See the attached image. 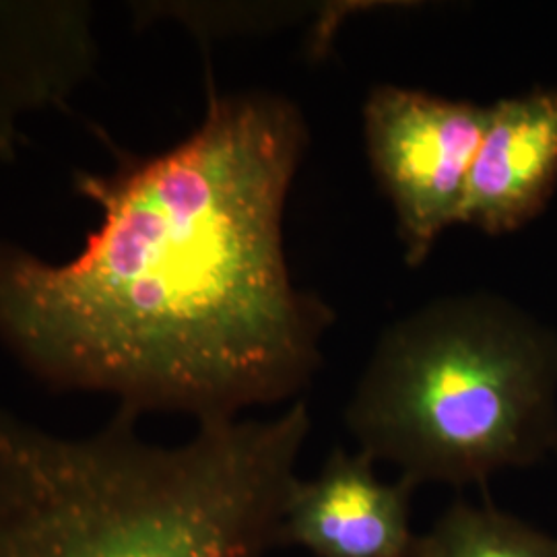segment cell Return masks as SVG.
<instances>
[{"mask_svg":"<svg viewBox=\"0 0 557 557\" xmlns=\"http://www.w3.org/2000/svg\"><path fill=\"white\" fill-rule=\"evenodd\" d=\"M308 145L292 100L209 91L174 147L116 149L73 188L100 211L79 255L54 262L0 239V343L44 384L119 409L244 418L299 400L335 314L285 257L283 215Z\"/></svg>","mask_w":557,"mask_h":557,"instance_id":"obj_1","label":"cell"},{"mask_svg":"<svg viewBox=\"0 0 557 557\" xmlns=\"http://www.w3.org/2000/svg\"><path fill=\"white\" fill-rule=\"evenodd\" d=\"M119 409L64 436L0 409V557H267L312 419H213L174 446Z\"/></svg>","mask_w":557,"mask_h":557,"instance_id":"obj_2","label":"cell"},{"mask_svg":"<svg viewBox=\"0 0 557 557\" xmlns=\"http://www.w3.org/2000/svg\"><path fill=\"white\" fill-rule=\"evenodd\" d=\"M345 425L416 490L535 465L557 448V335L494 294L434 299L382 333Z\"/></svg>","mask_w":557,"mask_h":557,"instance_id":"obj_3","label":"cell"},{"mask_svg":"<svg viewBox=\"0 0 557 557\" xmlns=\"http://www.w3.org/2000/svg\"><path fill=\"white\" fill-rule=\"evenodd\" d=\"M487 106L379 85L363 106V135L380 186L393 202L405 260L419 267L460 223Z\"/></svg>","mask_w":557,"mask_h":557,"instance_id":"obj_4","label":"cell"},{"mask_svg":"<svg viewBox=\"0 0 557 557\" xmlns=\"http://www.w3.org/2000/svg\"><path fill=\"white\" fill-rule=\"evenodd\" d=\"M413 492L400 478H380L376 462L363 453L335 448L314 478L294 481L278 545L312 557H416Z\"/></svg>","mask_w":557,"mask_h":557,"instance_id":"obj_5","label":"cell"},{"mask_svg":"<svg viewBox=\"0 0 557 557\" xmlns=\"http://www.w3.org/2000/svg\"><path fill=\"white\" fill-rule=\"evenodd\" d=\"M94 15L79 0L0 2V163L17 158L23 120L64 108L94 77Z\"/></svg>","mask_w":557,"mask_h":557,"instance_id":"obj_6","label":"cell"},{"mask_svg":"<svg viewBox=\"0 0 557 557\" xmlns=\"http://www.w3.org/2000/svg\"><path fill=\"white\" fill-rule=\"evenodd\" d=\"M557 184V89L487 106L460 223L490 236L535 220Z\"/></svg>","mask_w":557,"mask_h":557,"instance_id":"obj_7","label":"cell"},{"mask_svg":"<svg viewBox=\"0 0 557 557\" xmlns=\"http://www.w3.org/2000/svg\"><path fill=\"white\" fill-rule=\"evenodd\" d=\"M416 557H557V539L494 504L457 499L418 535Z\"/></svg>","mask_w":557,"mask_h":557,"instance_id":"obj_8","label":"cell"}]
</instances>
